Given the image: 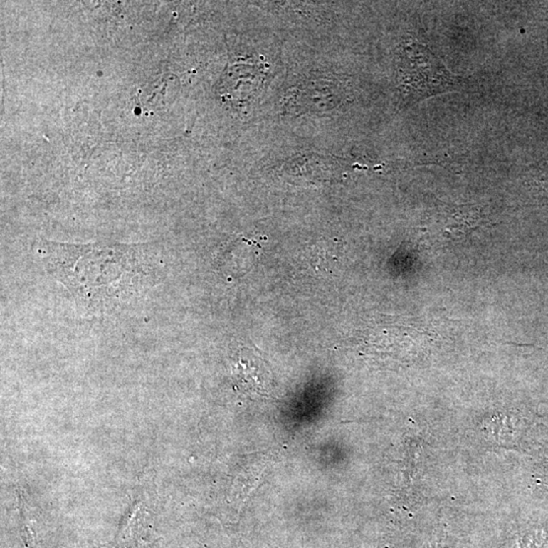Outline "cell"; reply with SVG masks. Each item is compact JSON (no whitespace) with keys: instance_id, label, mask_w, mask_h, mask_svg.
Returning <instances> with one entry per match:
<instances>
[{"instance_id":"6da1fadb","label":"cell","mask_w":548,"mask_h":548,"mask_svg":"<svg viewBox=\"0 0 548 548\" xmlns=\"http://www.w3.org/2000/svg\"><path fill=\"white\" fill-rule=\"evenodd\" d=\"M40 251L47 270L87 304L125 299L154 276L145 248L46 244Z\"/></svg>"},{"instance_id":"7a4b0ae2","label":"cell","mask_w":548,"mask_h":548,"mask_svg":"<svg viewBox=\"0 0 548 548\" xmlns=\"http://www.w3.org/2000/svg\"><path fill=\"white\" fill-rule=\"evenodd\" d=\"M398 83L405 105H412L444 93L462 90L465 80L453 75L425 45L411 40L400 45Z\"/></svg>"}]
</instances>
